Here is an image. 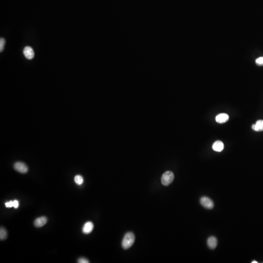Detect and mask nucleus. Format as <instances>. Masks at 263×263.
<instances>
[{
    "label": "nucleus",
    "mask_w": 263,
    "mask_h": 263,
    "mask_svg": "<svg viewBox=\"0 0 263 263\" xmlns=\"http://www.w3.org/2000/svg\"><path fill=\"white\" fill-rule=\"evenodd\" d=\"M229 116L228 115L225 113H222L218 115L215 117V120L219 123H223L228 121Z\"/></svg>",
    "instance_id": "obj_8"
},
{
    "label": "nucleus",
    "mask_w": 263,
    "mask_h": 263,
    "mask_svg": "<svg viewBox=\"0 0 263 263\" xmlns=\"http://www.w3.org/2000/svg\"><path fill=\"white\" fill-rule=\"evenodd\" d=\"M78 262L79 263H89V261L85 258H80L78 259Z\"/></svg>",
    "instance_id": "obj_16"
},
{
    "label": "nucleus",
    "mask_w": 263,
    "mask_h": 263,
    "mask_svg": "<svg viewBox=\"0 0 263 263\" xmlns=\"http://www.w3.org/2000/svg\"><path fill=\"white\" fill-rule=\"evenodd\" d=\"M256 64L259 66H263V57L259 58L256 60Z\"/></svg>",
    "instance_id": "obj_15"
},
{
    "label": "nucleus",
    "mask_w": 263,
    "mask_h": 263,
    "mask_svg": "<svg viewBox=\"0 0 263 263\" xmlns=\"http://www.w3.org/2000/svg\"><path fill=\"white\" fill-rule=\"evenodd\" d=\"M94 228V225L91 222H87L84 225L82 228V232L84 234L90 233Z\"/></svg>",
    "instance_id": "obj_9"
},
{
    "label": "nucleus",
    "mask_w": 263,
    "mask_h": 263,
    "mask_svg": "<svg viewBox=\"0 0 263 263\" xmlns=\"http://www.w3.org/2000/svg\"><path fill=\"white\" fill-rule=\"evenodd\" d=\"M6 44V40L4 38H1L0 39V51H3L4 49V45Z\"/></svg>",
    "instance_id": "obj_14"
},
{
    "label": "nucleus",
    "mask_w": 263,
    "mask_h": 263,
    "mask_svg": "<svg viewBox=\"0 0 263 263\" xmlns=\"http://www.w3.org/2000/svg\"><path fill=\"white\" fill-rule=\"evenodd\" d=\"M224 144L221 141H216L213 145V149L215 152H221L224 149Z\"/></svg>",
    "instance_id": "obj_10"
},
{
    "label": "nucleus",
    "mask_w": 263,
    "mask_h": 263,
    "mask_svg": "<svg viewBox=\"0 0 263 263\" xmlns=\"http://www.w3.org/2000/svg\"><path fill=\"white\" fill-rule=\"evenodd\" d=\"M7 234L6 230L3 228L1 227L0 228V239L1 240H4L7 238Z\"/></svg>",
    "instance_id": "obj_12"
},
{
    "label": "nucleus",
    "mask_w": 263,
    "mask_h": 263,
    "mask_svg": "<svg viewBox=\"0 0 263 263\" xmlns=\"http://www.w3.org/2000/svg\"><path fill=\"white\" fill-rule=\"evenodd\" d=\"M251 263H258V262H257V261H252V262H251Z\"/></svg>",
    "instance_id": "obj_19"
},
{
    "label": "nucleus",
    "mask_w": 263,
    "mask_h": 263,
    "mask_svg": "<svg viewBox=\"0 0 263 263\" xmlns=\"http://www.w3.org/2000/svg\"><path fill=\"white\" fill-rule=\"evenodd\" d=\"M200 203L203 207L208 210H211L214 207L213 201L209 197L204 196L200 200Z\"/></svg>",
    "instance_id": "obj_3"
},
{
    "label": "nucleus",
    "mask_w": 263,
    "mask_h": 263,
    "mask_svg": "<svg viewBox=\"0 0 263 263\" xmlns=\"http://www.w3.org/2000/svg\"><path fill=\"white\" fill-rule=\"evenodd\" d=\"M174 174L171 171H166L161 177V183L164 186H167L173 182L174 179Z\"/></svg>",
    "instance_id": "obj_2"
},
{
    "label": "nucleus",
    "mask_w": 263,
    "mask_h": 263,
    "mask_svg": "<svg viewBox=\"0 0 263 263\" xmlns=\"http://www.w3.org/2000/svg\"><path fill=\"white\" fill-rule=\"evenodd\" d=\"M252 129L256 132L263 131V120H258L256 123L252 125Z\"/></svg>",
    "instance_id": "obj_11"
},
{
    "label": "nucleus",
    "mask_w": 263,
    "mask_h": 263,
    "mask_svg": "<svg viewBox=\"0 0 263 263\" xmlns=\"http://www.w3.org/2000/svg\"><path fill=\"white\" fill-rule=\"evenodd\" d=\"M23 53L25 57L28 60H32L35 56L33 49L30 46H26L24 48L23 50Z\"/></svg>",
    "instance_id": "obj_5"
},
{
    "label": "nucleus",
    "mask_w": 263,
    "mask_h": 263,
    "mask_svg": "<svg viewBox=\"0 0 263 263\" xmlns=\"http://www.w3.org/2000/svg\"><path fill=\"white\" fill-rule=\"evenodd\" d=\"M48 222V219L46 217L42 216L37 218L34 221V226L36 228H40L45 225Z\"/></svg>",
    "instance_id": "obj_6"
},
{
    "label": "nucleus",
    "mask_w": 263,
    "mask_h": 263,
    "mask_svg": "<svg viewBox=\"0 0 263 263\" xmlns=\"http://www.w3.org/2000/svg\"><path fill=\"white\" fill-rule=\"evenodd\" d=\"M19 205V203L18 201L17 200H15L13 201V207L14 208L17 209V208H18Z\"/></svg>",
    "instance_id": "obj_18"
},
{
    "label": "nucleus",
    "mask_w": 263,
    "mask_h": 263,
    "mask_svg": "<svg viewBox=\"0 0 263 263\" xmlns=\"http://www.w3.org/2000/svg\"><path fill=\"white\" fill-rule=\"evenodd\" d=\"M135 241V236L133 233L129 232L127 233L122 242V247L124 249H127L132 246Z\"/></svg>",
    "instance_id": "obj_1"
},
{
    "label": "nucleus",
    "mask_w": 263,
    "mask_h": 263,
    "mask_svg": "<svg viewBox=\"0 0 263 263\" xmlns=\"http://www.w3.org/2000/svg\"><path fill=\"white\" fill-rule=\"evenodd\" d=\"M218 244L217 239L214 236H211L207 240L208 246L210 249H214L216 248Z\"/></svg>",
    "instance_id": "obj_7"
},
{
    "label": "nucleus",
    "mask_w": 263,
    "mask_h": 263,
    "mask_svg": "<svg viewBox=\"0 0 263 263\" xmlns=\"http://www.w3.org/2000/svg\"><path fill=\"white\" fill-rule=\"evenodd\" d=\"M14 168L16 171L21 174H25L28 171L27 166L22 162H17L14 165Z\"/></svg>",
    "instance_id": "obj_4"
},
{
    "label": "nucleus",
    "mask_w": 263,
    "mask_h": 263,
    "mask_svg": "<svg viewBox=\"0 0 263 263\" xmlns=\"http://www.w3.org/2000/svg\"><path fill=\"white\" fill-rule=\"evenodd\" d=\"M5 205H6V208L13 207V201H9V202H6L5 204Z\"/></svg>",
    "instance_id": "obj_17"
},
{
    "label": "nucleus",
    "mask_w": 263,
    "mask_h": 263,
    "mask_svg": "<svg viewBox=\"0 0 263 263\" xmlns=\"http://www.w3.org/2000/svg\"><path fill=\"white\" fill-rule=\"evenodd\" d=\"M74 180H75V182L76 183L79 185H81V184H82V183H84V179H83V177L80 175H76V176L75 177Z\"/></svg>",
    "instance_id": "obj_13"
}]
</instances>
